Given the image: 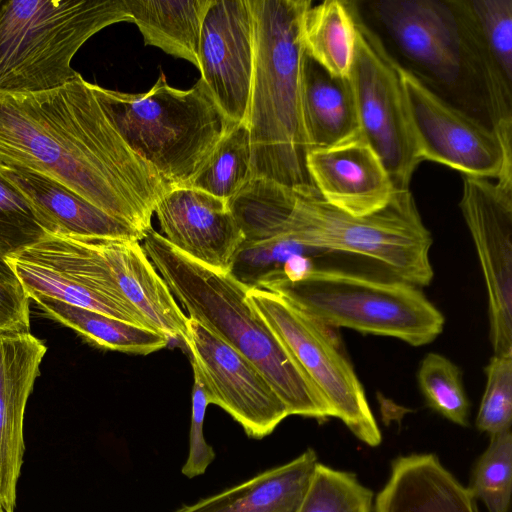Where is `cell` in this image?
I'll return each mask as SVG.
<instances>
[{
  "label": "cell",
  "mask_w": 512,
  "mask_h": 512,
  "mask_svg": "<svg viewBox=\"0 0 512 512\" xmlns=\"http://www.w3.org/2000/svg\"><path fill=\"white\" fill-rule=\"evenodd\" d=\"M95 91L122 139L171 186H188L234 124L201 78L188 90L161 73L145 93Z\"/></svg>",
  "instance_id": "277c9868"
},
{
  "label": "cell",
  "mask_w": 512,
  "mask_h": 512,
  "mask_svg": "<svg viewBox=\"0 0 512 512\" xmlns=\"http://www.w3.org/2000/svg\"><path fill=\"white\" fill-rule=\"evenodd\" d=\"M201 79L234 123L246 121L254 62L250 0H211L200 36Z\"/></svg>",
  "instance_id": "5bb4252c"
},
{
  "label": "cell",
  "mask_w": 512,
  "mask_h": 512,
  "mask_svg": "<svg viewBox=\"0 0 512 512\" xmlns=\"http://www.w3.org/2000/svg\"><path fill=\"white\" fill-rule=\"evenodd\" d=\"M302 112L311 149L332 146L359 134L349 78L333 76L306 51L302 66Z\"/></svg>",
  "instance_id": "603a6c76"
},
{
  "label": "cell",
  "mask_w": 512,
  "mask_h": 512,
  "mask_svg": "<svg viewBox=\"0 0 512 512\" xmlns=\"http://www.w3.org/2000/svg\"><path fill=\"white\" fill-rule=\"evenodd\" d=\"M154 212L162 236L175 249L229 273L244 237L227 201L191 186H171Z\"/></svg>",
  "instance_id": "9a60e30c"
},
{
  "label": "cell",
  "mask_w": 512,
  "mask_h": 512,
  "mask_svg": "<svg viewBox=\"0 0 512 512\" xmlns=\"http://www.w3.org/2000/svg\"><path fill=\"white\" fill-rule=\"evenodd\" d=\"M460 209L488 295L494 355L512 353V188L465 176Z\"/></svg>",
  "instance_id": "7c38bea8"
},
{
  "label": "cell",
  "mask_w": 512,
  "mask_h": 512,
  "mask_svg": "<svg viewBox=\"0 0 512 512\" xmlns=\"http://www.w3.org/2000/svg\"><path fill=\"white\" fill-rule=\"evenodd\" d=\"M372 498L354 474L318 462L299 512H371Z\"/></svg>",
  "instance_id": "f546056e"
},
{
  "label": "cell",
  "mask_w": 512,
  "mask_h": 512,
  "mask_svg": "<svg viewBox=\"0 0 512 512\" xmlns=\"http://www.w3.org/2000/svg\"><path fill=\"white\" fill-rule=\"evenodd\" d=\"M265 290L327 327L394 337L412 346L432 342L444 326L442 313L419 287L397 278L383 280L314 266Z\"/></svg>",
  "instance_id": "8992f818"
},
{
  "label": "cell",
  "mask_w": 512,
  "mask_h": 512,
  "mask_svg": "<svg viewBox=\"0 0 512 512\" xmlns=\"http://www.w3.org/2000/svg\"><path fill=\"white\" fill-rule=\"evenodd\" d=\"M317 464L315 452L307 449L285 464L175 512H299Z\"/></svg>",
  "instance_id": "7402d4cb"
},
{
  "label": "cell",
  "mask_w": 512,
  "mask_h": 512,
  "mask_svg": "<svg viewBox=\"0 0 512 512\" xmlns=\"http://www.w3.org/2000/svg\"><path fill=\"white\" fill-rule=\"evenodd\" d=\"M122 21L132 22L125 0H0V91H43L73 80L77 51Z\"/></svg>",
  "instance_id": "5b68a950"
},
{
  "label": "cell",
  "mask_w": 512,
  "mask_h": 512,
  "mask_svg": "<svg viewBox=\"0 0 512 512\" xmlns=\"http://www.w3.org/2000/svg\"><path fill=\"white\" fill-rule=\"evenodd\" d=\"M0 174L23 197L43 232L142 241L144 233L55 180L33 170L0 165Z\"/></svg>",
  "instance_id": "d6986e66"
},
{
  "label": "cell",
  "mask_w": 512,
  "mask_h": 512,
  "mask_svg": "<svg viewBox=\"0 0 512 512\" xmlns=\"http://www.w3.org/2000/svg\"><path fill=\"white\" fill-rule=\"evenodd\" d=\"M417 379L429 407L455 424L468 425L470 405L457 365L441 354L428 353Z\"/></svg>",
  "instance_id": "f1b7e54d"
},
{
  "label": "cell",
  "mask_w": 512,
  "mask_h": 512,
  "mask_svg": "<svg viewBox=\"0 0 512 512\" xmlns=\"http://www.w3.org/2000/svg\"><path fill=\"white\" fill-rule=\"evenodd\" d=\"M15 249L0 238V333L30 331V299L5 260Z\"/></svg>",
  "instance_id": "1f68e13d"
},
{
  "label": "cell",
  "mask_w": 512,
  "mask_h": 512,
  "mask_svg": "<svg viewBox=\"0 0 512 512\" xmlns=\"http://www.w3.org/2000/svg\"><path fill=\"white\" fill-rule=\"evenodd\" d=\"M306 167L319 196L351 215L381 209L397 191L380 158L360 134L332 146L312 148Z\"/></svg>",
  "instance_id": "ac0fdd59"
},
{
  "label": "cell",
  "mask_w": 512,
  "mask_h": 512,
  "mask_svg": "<svg viewBox=\"0 0 512 512\" xmlns=\"http://www.w3.org/2000/svg\"><path fill=\"white\" fill-rule=\"evenodd\" d=\"M28 298L49 318L73 329L104 349L147 355L165 348L170 339L150 328L132 324L39 294Z\"/></svg>",
  "instance_id": "d4e9b609"
},
{
  "label": "cell",
  "mask_w": 512,
  "mask_h": 512,
  "mask_svg": "<svg viewBox=\"0 0 512 512\" xmlns=\"http://www.w3.org/2000/svg\"><path fill=\"white\" fill-rule=\"evenodd\" d=\"M145 45L185 59L200 68L202 22L211 0H125Z\"/></svg>",
  "instance_id": "cb8c5ba5"
},
{
  "label": "cell",
  "mask_w": 512,
  "mask_h": 512,
  "mask_svg": "<svg viewBox=\"0 0 512 512\" xmlns=\"http://www.w3.org/2000/svg\"><path fill=\"white\" fill-rule=\"evenodd\" d=\"M463 64L480 80L491 128L512 156V0H449Z\"/></svg>",
  "instance_id": "4fadbf2b"
},
{
  "label": "cell",
  "mask_w": 512,
  "mask_h": 512,
  "mask_svg": "<svg viewBox=\"0 0 512 512\" xmlns=\"http://www.w3.org/2000/svg\"><path fill=\"white\" fill-rule=\"evenodd\" d=\"M184 343L209 403L225 410L249 437L261 439L271 434L289 416L254 364L189 317Z\"/></svg>",
  "instance_id": "8fae6325"
},
{
  "label": "cell",
  "mask_w": 512,
  "mask_h": 512,
  "mask_svg": "<svg viewBox=\"0 0 512 512\" xmlns=\"http://www.w3.org/2000/svg\"><path fill=\"white\" fill-rule=\"evenodd\" d=\"M46 352L30 331L0 333V504L5 512L15 511L25 409Z\"/></svg>",
  "instance_id": "2e32d148"
},
{
  "label": "cell",
  "mask_w": 512,
  "mask_h": 512,
  "mask_svg": "<svg viewBox=\"0 0 512 512\" xmlns=\"http://www.w3.org/2000/svg\"><path fill=\"white\" fill-rule=\"evenodd\" d=\"M0 165L47 176L139 231L171 187L122 139L78 73L43 91H0Z\"/></svg>",
  "instance_id": "6da1fadb"
},
{
  "label": "cell",
  "mask_w": 512,
  "mask_h": 512,
  "mask_svg": "<svg viewBox=\"0 0 512 512\" xmlns=\"http://www.w3.org/2000/svg\"><path fill=\"white\" fill-rule=\"evenodd\" d=\"M467 489L489 512H508L512 490L511 428L490 436L488 447L473 468Z\"/></svg>",
  "instance_id": "83f0119b"
},
{
  "label": "cell",
  "mask_w": 512,
  "mask_h": 512,
  "mask_svg": "<svg viewBox=\"0 0 512 512\" xmlns=\"http://www.w3.org/2000/svg\"><path fill=\"white\" fill-rule=\"evenodd\" d=\"M0 512H5L3 507L1 506V504H0Z\"/></svg>",
  "instance_id": "e575fe53"
},
{
  "label": "cell",
  "mask_w": 512,
  "mask_h": 512,
  "mask_svg": "<svg viewBox=\"0 0 512 512\" xmlns=\"http://www.w3.org/2000/svg\"><path fill=\"white\" fill-rule=\"evenodd\" d=\"M486 385L476 426L490 436L511 428L512 353L493 355L485 367Z\"/></svg>",
  "instance_id": "4dcf8cb0"
},
{
  "label": "cell",
  "mask_w": 512,
  "mask_h": 512,
  "mask_svg": "<svg viewBox=\"0 0 512 512\" xmlns=\"http://www.w3.org/2000/svg\"><path fill=\"white\" fill-rule=\"evenodd\" d=\"M247 300L293 355L340 419L362 442L375 447L382 437L362 384L329 328L280 295L248 289Z\"/></svg>",
  "instance_id": "ba28073f"
},
{
  "label": "cell",
  "mask_w": 512,
  "mask_h": 512,
  "mask_svg": "<svg viewBox=\"0 0 512 512\" xmlns=\"http://www.w3.org/2000/svg\"><path fill=\"white\" fill-rule=\"evenodd\" d=\"M353 2L326 0L306 10L302 23L306 53L330 74L349 78L356 45Z\"/></svg>",
  "instance_id": "484cf974"
},
{
  "label": "cell",
  "mask_w": 512,
  "mask_h": 512,
  "mask_svg": "<svg viewBox=\"0 0 512 512\" xmlns=\"http://www.w3.org/2000/svg\"><path fill=\"white\" fill-rule=\"evenodd\" d=\"M142 241L148 258L189 318L254 364L289 415L318 421L333 417L318 388L247 300L248 288L230 273L184 255L152 227Z\"/></svg>",
  "instance_id": "3957f363"
},
{
  "label": "cell",
  "mask_w": 512,
  "mask_h": 512,
  "mask_svg": "<svg viewBox=\"0 0 512 512\" xmlns=\"http://www.w3.org/2000/svg\"><path fill=\"white\" fill-rule=\"evenodd\" d=\"M42 233L26 201L0 174V238L19 248Z\"/></svg>",
  "instance_id": "d6a6232c"
},
{
  "label": "cell",
  "mask_w": 512,
  "mask_h": 512,
  "mask_svg": "<svg viewBox=\"0 0 512 512\" xmlns=\"http://www.w3.org/2000/svg\"><path fill=\"white\" fill-rule=\"evenodd\" d=\"M282 226L302 246L371 258L395 278L417 287L433 279V238L410 189L396 191L384 207L361 216L345 213L319 195L298 193Z\"/></svg>",
  "instance_id": "52a82bcc"
},
{
  "label": "cell",
  "mask_w": 512,
  "mask_h": 512,
  "mask_svg": "<svg viewBox=\"0 0 512 512\" xmlns=\"http://www.w3.org/2000/svg\"><path fill=\"white\" fill-rule=\"evenodd\" d=\"M97 248L122 298L148 326L171 339L187 335L188 317L137 240L95 237Z\"/></svg>",
  "instance_id": "ffe728a7"
},
{
  "label": "cell",
  "mask_w": 512,
  "mask_h": 512,
  "mask_svg": "<svg viewBox=\"0 0 512 512\" xmlns=\"http://www.w3.org/2000/svg\"><path fill=\"white\" fill-rule=\"evenodd\" d=\"M398 72L419 159L465 176L497 178L498 184L512 188V164L492 128L449 105L400 64Z\"/></svg>",
  "instance_id": "30bf717a"
},
{
  "label": "cell",
  "mask_w": 512,
  "mask_h": 512,
  "mask_svg": "<svg viewBox=\"0 0 512 512\" xmlns=\"http://www.w3.org/2000/svg\"><path fill=\"white\" fill-rule=\"evenodd\" d=\"M356 45L349 80L359 134L386 168L397 191L408 190L421 162L396 62L378 36L356 16Z\"/></svg>",
  "instance_id": "9c48e42d"
},
{
  "label": "cell",
  "mask_w": 512,
  "mask_h": 512,
  "mask_svg": "<svg viewBox=\"0 0 512 512\" xmlns=\"http://www.w3.org/2000/svg\"><path fill=\"white\" fill-rule=\"evenodd\" d=\"M375 512H478L476 500L434 454L400 456L378 493Z\"/></svg>",
  "instance_id": "44dd1931"
},
{
  "label": "cell",
  "mask_w": 512,
  "mask_h": 512,
  "mask_svg": "<svg viewBox=\"0 0 512 512\" xmlns=\"http://www.w3.org/2000/svg\"><path fill=\"white\" fill-rule=\"evenodd\" d=\"M254 62L246 123L252 178L319 195L306 167L311 150L302 112L303 17L309 0H250Z\"/></svg>",
  "instance_id": "7a4b0ae2"
},
{
  "label": "cell",
  "mask_w": 512,
  "mask_h": 512,
  "mask_svg": "<svg viewBox=\"0 0 512 512\" xmlns=\"http://www.w3.org/2000/svg\"><path fill=\"white\" fill-rule=\"evenodd\" d=\"M252 178V145L246 121L234 123L188 186L229 201Z\"/></svg>",
  "instance_id": "4316f807"
},
{
  "label": "cell",
  "mask_w": 512,
  "mask_h": 512,
  "mask_svg": "<svg viewBox=\"0 0 512 512\" xmlns=\"http://www.w3.org/2000/svg\"><path fill=\"white\" fill-rule=\"evenodd\" d=\"M193 376L189 451L181 469L182 474L188 478L204 474L215 459L214 449L206 442L203 431L205 413L210 403L201 378L195 371Z\"/></svg>",
  "instance_id": "836d02e7"
},
{
  "label": "cell",
  "mask_w": 512,
  "mask_h": 512,
  "mask_svg": "<svg viewBox=\"0 0 512 512\" xmlns=\"http://www.w3.org/2000/svg\"><path fill=\"white\" fill-rule=\"evenodd\" d=\"M375 11L401 52L443 83L464 68L460 35L449 1L384 0Z\"/></svg>",
  "instance_id": "e0dca14e"
}]
</instances>
